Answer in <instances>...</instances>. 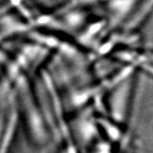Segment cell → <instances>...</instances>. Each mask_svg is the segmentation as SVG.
I'll return each mask as SVG.
<instances>
[{
    "label": "cell",
    "instance_id": "1",
    "mask_svg": "<svg viewBox=\"0 0 153 153\" xmlns=\"http://www.w3.org/2000/svg\"><path fill=\"white\" fill-rule=\"evenodd\" d=\"M144 68L147 71L150 72L151 74H153V65H145Z\"/></svg>",
    "mask_w": 153,
    "mask_h": 153
}]
</instances>
